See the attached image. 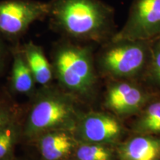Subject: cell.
Wrapping results in <instances>:
<instances>
[{"label": "cell", "instance_id": "cell-2", "mask_svg": "<svg viewBox=\"0 0 160 160\" xmlns=\"http://www.w3.org/2000/svg\"><path fill=\"white\" fill-rule=\"evenodd\" d=\"M22 125V139L33 142L45 132L54 130L73 131L82 113L77 98L64 91L45 86L35 93Z\"/></svg>", "mask_w": 160, "mask_h": 160}, {"label": "cell", "instance_id": "cell-8", "mask_svg": "<svg viewBox=\"0 0 160 160\" xmlns=\"http://www.w3.org/2000/svg\"><path fill=\"white\" fill-rule=\"evenodd\" d=\"M150 95L141 87L127 81L111 84L105 95V105L118 117L139 113L147 104Z\"/></svg>", "mask_w": 160, "mask_h": 160}, {"label": "cell", "instance_id": "cell-4", "mask_svg": "<svg viewBox=\"0 0 160 160\" xmlns=\"http://www.w3.org/2000/svg\"><path fill=\"white\" fill-rule=\"evenodd\" d=\"M150 60L151 40L111 39L98 54L97 65L104 74L127 79L146 73Z\"/></svg>", "mask_w": 160, "mask_h": 160}, {"label": "cell", "instance_id": "cell-1", "mask_svg": "<svg viewBox=\"0 0 160 160\" xmlns=\"http://www.w3.org/2000/svg\"><path fill=\"white\" fill-rule=\"evenodd\" d=\"M47 17L52 28L70 39L105 42L117 33L114 10L101 0H51Z\"/></svg>", "mask_w": 160, "mask_h": 160}, {"label": "cell", "instance_id": "cell-3", "mask_svg": "<svg viewBox=\"0 0 160 160\" xmlns=\"http://www.w3.org/2000/svg\"><path fill=\"white\" fill-rule=\"evenodd\" d=\"M51 65L64 91L77 99H88L93 94L97 77L91 47L68 40L59 42L52 52Z\"/></svg>", "mask_w": 160, "mask_h": 160}, {"label": "cell", "instance_id": "cell-9", "mask_svg": "<svg viewBox=\"0 0 160 160\" xmlns=\"http://www.w3.org/2000/svg\"><path fill=\"white\" fill-rule=\"evenodd\" d=\"M35 142L39 160H71L78 141L73 131L54 130L39 136Z\"/></svg>", "mask_w": 160, "mask_h": 160}, {"label": "cell", "instance_id": "cell-19", "mask_svg": "<svg viewBox=\"0 0 160 160\" xmlns=\"http://www.w3.org/2000/svg\"><path fill=\"white\" fill-rule=\"evenodd\" d=\"M13 160H39V159H31V158H17V157H16Z\"/></svg>", "mask_w": 160, "mask_h": 160}, {"label": "cell", "instance_id": "cell-11", "mask_svg": "<svg viewBox=\"0 0 160 160\" xmlns=\"http://www.w3.org/2000/svg\"><path fill=\"white\" fill-rule=\"evenodd\" d=\"M21 50L37 84L42 87L50 85L54 75L53 69L41 46L29 42Z\"/></svg>", "mask_w": 160, "mask_h": 160}, {"label": "cell", "instance_id": "cell-6", "mask_svg": "<svg viewBox=\"0 0 160 160\" xmlns=\"http://www.w3.org/2000/svg\"><path fill=\"white\" fill-rule=\"evenodd\" d=\"M160 36V0H133L123 27L111 38L150 41Z\"/></svg>", "mask_w": 160, "mask_h": 160}, {"label": "cell", "instance_id": "cell-7", "mask_svg": "<svg viewBox=\"0 0 160 160\" xmlns=\"http://www.w3.org/2000/svg\"><path fill=\"white\" fill-rule=\"evenodd\" d=\"M79 142L117 146L125 134V128L113 116L102 112L82 113L73 130Z\"/></svg>", "mask_w": 160, "mask_h": 160}, {"label": "cell", "instance_id": "cell-17", "mask_svg": "<svg viewBox=\"0 0 160 160\" xmlns=\"http://www.w3.org/2000/svg\"><path fill=\"white\" fill-rule=\"evenodd\" d=\"M16 117L14 110L4 102H0V127Z\"/></svg>", "mask_w": 160, "mask_h": 160}, {"label": "cell", "instance_id": "cell-20", "mask_svg": "<svg viewBox=\"0 0 160 160\" xmlns=\"http://www.w3.org/2000/svg\"><path fill=\"white\" fill-rule=\"evenodd\" d=\"M159 160H160V159H159Z\"/></svg>", "mask_w": 160, "mask_h": 160}, {"label": "cell", "instance_id": "cell-16", "mask_svg": "<svg viewBox=\"0 0 160 160\" xmlns=\"http://www.w3.org/2000/svg\"><path fill=\"white\" fill-rule=\"evenodd\" d=\"M146 73L153 85L160 89V36L151 40V60Z\"/></svg>", "mask_w": 160, "mask_h": 160}, {"label": "cell", "instance_id": "cell-13", "mask_svg": "<svg viewBox=\"0 0 160 160\" xmlns=\"http://www.w3.org/2000/svg\"><path fill=\"white\" fill-rule=\"evenodd\" d=\"M139 113L133 125L136 134L160 137V100L147 104Z\"/></svg>", "mask_w": 160, "mask_h": 160}, {"label": "cell", "instance_id": "cell-15", "mask_svg": "<svg viewBox=\"0 0 160 160\" xmlns=\"http://www.w3.org/2000/svg\"><path fill=\"white\" fill-rule=\"evenodd\" d=\"M117 146L79 142L71 160H119Z\"/></svg>", "mask_w": 160, "mask_h": 160}, {"label": "cell", "instance_id": "cell-5", "mask_svg": "<svg viewBox=\"0 0 160 160\" xmlns=\"http://www.w3.org/2000/svg\"><path fill=\"white\" fill-rule=\"evenodd\" d=\"M48 2L37 0L0 1V37L13 41L32 24L48 17Z\"/></svg>", "mask_w": 160, "mask_h": 160}, {"label": "cell", "instance_id": "cell-18", "mask_svg": "<svg viewBox=\"0 0 160 160\" xmlns=\"http://www.w3.org/2000/svg\"><path fill=\"white\" fill-rule=\"evenodd\" d=\"M7 57V49L3 42V39L0 37V73L2 71Z\"/></svg>", "mask_w": 160, "mask_h": 160}, {"label": "cell", "instance_id": "cell-10", "mask_svg": "<svg viewBox=\"0 0 160 160\" xmlns=\"http://www.w3.org/2000/svg\"><path fill=\"white\" fill-rule=\"evenodd\" d=\"M119 160H159L160 137L137 134L117 145Z\"/></svg>", "mask_w": 160, "mask_h": 160}, {"label": "cell", "instance_id": "cell-12", "mask_svg": "<svg viewBox=\"0 0 160 160\" xmlns=\"http://www.w3.org/2000/svg\"><path fill=\"white\" fill-rule=\"evenodd\" d=\"M36 82L34 77L28 65L21 48L13 51L11 71V87L17 93L26 95L34 94Z\"/></svg>", "mask_w": 160, "mask_h": 160}, {"label": "cell", "instance_id": "cell-14", "mask_svg": "<svg viewBox=\"0 0 160 160\" xmlns=\"http://www.w3.org/2000/svg\"><path fill=\"white\" fill-rule=\"evenodd\" d=\"M22 125L17 117L0 127V160H13L15 148L22 139Z\"/></svg>", "mask_w": 160, "mask_h": 160}]
</instances>
